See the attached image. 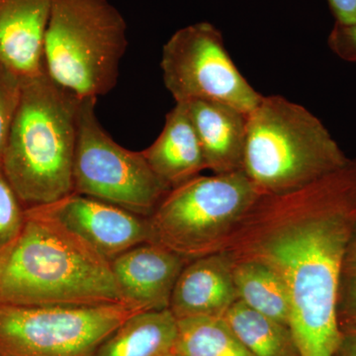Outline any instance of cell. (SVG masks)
I'll use <instances>...</instances> for the list:
<instances>
[{
    "instance_id": "1",
    "label": "cell",
    "mask_w": 356,
    "mask_h": 356,
    "mask_svg": "<svg viewBox=\"0 0 356 356\" xmlns=\"http://www.w3.org/2000/svg\"><path fill=\"white\" fill-rule=\"evenodd\" d=\"M356 221V159L297 191L261 194L220 252L264 264L290 301L299 356H334L341 329L337 295Z\"/></svg>"
},
{
    "instance_id": "2",
    "label": "cell",
    "mask_w": 356,
    "mask_h": 356,
    "mask_svg": "<svg viewBox=\"0 0 356 356\" xmlns=\"http://www.w3.org/2000/svg\"><path fill=\"white\" fill-rule=\"evenodd\" d=\"M0 302L32 306L127 303L108 261L50 222L27 215L20 235L0 252Z\"/></svg>"
},
{
    "instance_id": "3",
    "label": "cell",
    "mask_w": 356,
    "mask_h": 356,
    "mask_svg": "<svg viewBox=\"0 0 356 356\" xmlns=\"http://www.w3.org/2000/svg\"><path fill=\"white\" fill-rule=\"evenodd\" d=\"M81 99L46 72L21 81L19 103L1 163L26 209L74 193Z\"/></svg>"
},
{
    "instance_id": "4",
    "label": "cell",
    "mask_w": 356,
    "mask_h": 356,
    "mask_svg": "<svg viewBox=\"0 0 356 356\" xmlns=\"http://www.w3.org/2000/svg\"><path fill=\"white\" fill-rule=\"evenodd\" d=\"M350 159L323 122L281 95H262L248 114L243 172L261 194L297 191Z\"/></svg>"
},
{
    "instance_id": "5",
    "label": "cell",
    "mask_w": 356,
    "mask_h": 356,
    "mask_svg": "<svg viewBox=\"0 0 356 356\" xmlns=\"http://www.w3.org/2000/svg\"><path fill=\"white\" fill-rule=\"evenodd\" d=\"M127 30L109 0H53L44 42L47 74L81 98L107 95L118 83Z\"/></svg>"
},
{
    "instance_id": "6",
    "label": "cell",
    "mask_w": 356,
    "mask_h": 356,
    "mask_svg": "<svg viewBox=\"0 0 356 356\" xmlns=\"http://www.w3.org/2000/svg\"><path fill=\"white\" fill-rule=\"evenodd\" d=\"M261 194L243 170L192 178L149 217L151 243L187 261L216 254Z\"/></svg>"
},
{
    "instance_id": "7",
    "label": "cell",
    "mask_w": 356,
    "mask_h": 356,
    "mask_svg": "<svg viewBox=\"0 0 356 356\" xmlns=\"http://www.w3.org/2000/svg\"><path fill=\"white\" fill-rule=\"evenodd\" d=\"M96 97L79 102L74 193L113 204L149 218L172 189L147 163L143 151L120 146L96 116Z\"/></svg>"
},
{
    "instance_id": "8",
    "label": "cell",
    "mask_w": 356,
    "mask_h": 356,
    "mask_svg": "<svg viewBox=\"0 0 356 356\" xmlns=\"http://www.w3.org/2000/svg\"><path fill=\"white\" fill-rule=\"evenodd\" d=\"M131 303L13 305L0 302V356H92L129 318Z\"/></svg>"
},
{
    "instance_id": "9",
    "label": "cell",
    "mask_w": 356,
    "mask_h": 356,
    "mask_svg": "<svg viewBox=\"0 0 356 356\" xmlns=\"http://www.w3.org/2000/svg\"><path fill=\"white\" fill-rule=\"evenodd\" d=\"M161 67L177 103H222L248 114L262 96L236 67L222 33L209 22L175 32L163 46Z\"/></svg>"
},
{
    "instance_id": "10",
    "label": "cell",
    "mask_w": 356,
    "mask_h": 356,
    "mask_svg": "<svg viewBox=\"0 0 356 356\" xmlns=\"http://www.w3.org/2000/svg\"><path fill=\"white\" fill-rule=\"evenodd\" d=\"M25 214L50 222L109 262L136 245L151 243L149 218L81 194L27 208Z\"/></svg>"
},
{
    "instance_id": "11",
    "label": "cell",
    "mask_w": 356,
    "mask_h": 356,
    "mask_svg": "<svg viewBox=\"0 0 356 356\" xmlns=\"http://www.w3.org/2000/svg\"><path fill=\"white\" fill-rule=\"evenodd\" d=\"M188 262L161 245L144 243L115 257L110 264L127 303L145 311H159L170 309L173 289Z\"/></svg>"
},
{
    "instance_id": "12",
    "label": "cell",
    "mask_w": 356,
    "mask_h": 356,
    "mask_svg": "<svg viewBox=\"0 0 356 356\" xmlns=\"http://www.w3.org/2000/svg\"><path fill=\"white\" fill-rule=\"evenodd\" d=\"M53 0H0V65L21 81L46 72L44 42Z\"/></svg>"
},
{
    "instance_id": "13",
    "label": "cell",
    "mask_w": 356,
    "mask_h": 356,
    "mask_svg": "<svg viewBox=\"0 0 356 356\" xmlns=\"http://www.w3.org/2000/svg\"><path fill=\"white\" fill-rule=\"evenodd\" d=\"M236 300L233 262L219 252L185 266L173 289L170 310L177 321L222 318Z\"/></svg>"
},
{
    "instance_id": "14",
    "label": "cell",
    "mask_w": 356,
    "mask_h": 356,
    "mask_svg": "<svg viewBox=\"0 0 356 356\" xmlns=\"http://www.w3.org/2000/svg\"><path fill=\"white\" fill-rule=\"evenodd\" d=\"M205 161L214 175L243 170L248 114L210 102L185 103Z\"/></svg>"
},
{
    "instance_id": "15",
    "label": "cell",
    "mask_w": 356,
    "mask_h": 356,
    "mask_svg": "<svg viewBox=\"0 0 356 356\" xmlns=\"http://www.w3.org/2000/svg\"><path fill=\"white\" fill-rule=\"evenodd\" d=\"M143 154L154 172L170 189L206 170L200 142L185 103H177L168 112L158 139Z\"/></svg>"
},
{
    "instance_id": "16",
    "label": "cell",
    "mask_w": 356,
    "mask_h": 356,
    "mask_svg": "<svg viewBox=\"0 0 356 356\" xmlns=\"http://www.w3.org/2000/svg\"><path fill=\"white\" fill-rule=\"evenodd\" d=\"M177 336L178 321L170 309L140 312L117 327L92 356H166Z\"/></svg>"
},
{
    "instance_id": "17",
    "label": "cell",
    "mask_w": 356,
    "mask_h": 356,
    "mask_svg": "<svg viewBox=\"0 0 356 356\" xmlns=\"http://www.w3.org/2000/svg\"><path fill=\"white\" fill-rule=\"evenodd\" d=\"M232 262L238 300L252 310L289 327V296L280 276L259 262Z\"/></svg>"
},
{
    "instance_id": "18",
    "label": "cell",
    "mask_w": 356,
    "mask_h": 356,
    "mask_svg": "<svg viewBox=\"0 0 356 356\" xmlns=\"http://www.w3.org/2000/svg\"><path fill=\"white\" fill-rule=\"evenodd\" d=\"M225 321L252 356H299L291 330L236 300Z\"/></svg>"
},
{
    "instance_id": "19",
    "label": "cell",
    "mask_w": 356,
    "mask_h": 356,
    "mask_svg": "<svg viewBox=\"0 0 356 356\" xmlns=\"http://www.w3.org/2000/svg\"><path fill=\"white\" fill-rule=\"evenodd\" d=\"M173 353L179 356H252L224 318L178 320Z\"/></svg>"
},
{
    "instance_id": "20",
    "label": "cell",
    "mask_w": 356,
    "mask_h": 356,
    "mask_svg": "<svg viewBox=\"0 0 356 356\" xmlns=\"http://www.w3.org/2000/svg\"><path fill=\"white\" fill-rule=\"evenodd\" d=\"M25 210L0 161V252L20 235L26 222Z\"/></svg>"
},
{
    "instance_id": "21",
    "label": "cell",
    "mask_w": 356,
    "mask_h": 356,
    "mask_svg": "<svg viewBox=\"0 0 356 356\" xmlns=\"http://www.w3.org/2000/svg\"><path fill=\"white\" fill-rule=\"evenodd\" d=\"M20 93L19 77L0 65V161L10 135Z\"/></svg>"
},
{
    "instance_id": "22",
    "label": "cell",
    "mask_w": 356,
    "mask_h": 356,
    "mask_svg": "<svg viewBox=\"0 0 356 356\" xmlns=\"http://www.w3.org/2000/svg\"><path fill=\"white\" fill-rule=\"evenodd\" d=\"M337 311L339 329H356V268L341 273Z\"/></svg>"
},
{
    "instance_id": "23",
    "label": "cell",
    "mask_w": 356,
    "mask_h": 356,
    "mask_svg": "<svg viewBox=\"0 0 356 356\" xmlns=\"http://www.w3.org/2000/svg\"><path fill=\"white\" fill-rule=\"evenodd\" d=\"M327 44L334 55L341 60L356 63V24L334 23Z\"/></svg>"
},
{
    "instance_id": "24",
    "label": "cell",
    "mask_w": 356,
    "mask_h": 356,
    "mask_svg": "<svg viewBox=\"0 0 356 356\" xmlns=\"http://www.w3.org/2000/svg\"><path fill=\"white\" fill-rule=\"evenodd\" d=\"M336 23L356 24V0H327Z\"/></svg>"
},
{
    "instance_id": "25",
    "label": "cell",
    "mask_w": 356,
    "mask_h": 356,
    "mask_svg": "<svg viewBox=\"0 0 356 356\" xmlns=\"http://www.w3.org/2000/svg\"><path fill=\"white\" fill-rule=\"evenodd\" d=\"M341 332L334 356H356V329L341 330Z\"/></svg>"
},
{
    "instance_id": "26",
    "label": "cell",
    "mask_w": 356,
    "mask_h": 356,
    "mask_svg": "<svg viewBox=\"0 0 356 356\" xmlns=\"http://www.w3.org/2000/svg\"><path fill=\"white\" fill-rule=\"evenodd\" d=\"M353 268H356V221L353 232H351L350 242H348V248H346L343 271Z\"/></svg>"
},
{
    "instance_id": "27",
    "label": "cell",
    "mask_w": 356,
    "mask_h": 356,
    "mask_svg": "<svg viewBox=\"0 0 356 356\" xmlns=\"http://www.w3.org/2000/svg\"><path fill=\"white\" fill-rule=\"evenodd\" d=\"M166 356H179V355H177V353H175L172 351V353H170V355H168Z\"/></svg>"
}]
</instances>
